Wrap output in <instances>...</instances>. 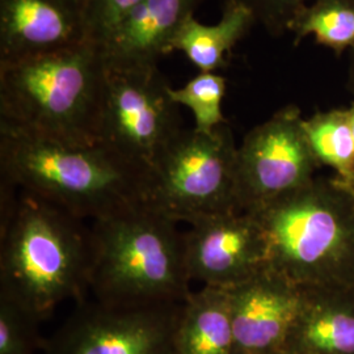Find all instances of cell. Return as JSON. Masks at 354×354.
I'll return each instance as SVG.
<instances>
[{
  "label": "cell",
  "instance_id": "52a82bcc",
  "mask_svg": "<svg viewBox=\"0 0 354 354\" xmlns=\"http://www.w3.org/2000/svg\"><path fill=\"white\" fill-rule=\"evenodd\" d=\"M169 89L158 66L106 67L97 143L150 172L184 129Z\"/></svg>",
  "mask_w": 354,
  "mask_h": 354
},
{
  "label": "cell",
  "instance_id": "d6986e66",
  "mask_svg": "<svg viewBox=\"0 0 354 354\" xmlns=\"http://www.w3.org/2000/svg\"><path fill=\"white\" fill-rule=\"evenodd\" d=\"M227 80L215 73H200L181 88L169 89L177 105L187 106L194 117V130L210 134L215 129L228 124L222 112Z\"/></svg>",
  "mask_w": 354,
  "mask_h": 354
},
{
  "label": "cell",
  "instance_id": "603a6c76",
  "mask_svg": "<svg viewBox=\"0 0 354 354\" xmlns=\"http://www.w3.org/2000/svg\"><path fill=\"white\" fill-rule=\"evenodd\" d=\"M348 113H349V122H351V129H352L354 138V104L351 108H348Z\"/></svg>",
  "mask_w": 354,
  "mask_h": 354
},
{
  "label": "cell",
  "instance_id": "8fae6325",
  "mask_svg": "<svg viewBox=\"0 0 354 354\" xmlns=\"http://www.w3.org/2000/svg\"><path fill=\"white\" fill-rule=\"evenodd\" d=\"M234 354L282 352L304 301V289L268 266L227 289Z\"/></svg>",
  "mask_w": 354,
  "mask_h": 354
},
{
  "label": "cell",
  "instance_id": "ac0fdd59",
  "mask_svg": "<svg viewBox=\"0 0 354 354\" xmlns=\"http://www.w3.org/2000/svg\"><path fill=\"white\" fill-rule=\"evenodd\" d=\"M294 44L308 36L336 54L354 48V0H313L294 19Z\"/></svg>",
  "mask_w": 354,
  "mask_h": 354
},
{
  "label": "cell",
  "instance_id": "9c48e42d",
  "mask_svg": "<svg viewBox=\"0 0 354 354\" xmlns=\"http://www.w3.org/2000/svg\"><path fill=\"white\" fill-rule=\"evenodd\" d=\"M181 304L120 307L80 302L44 346L45 354H176Z\"/></svg>",
  "mask_w": 354,
  "mask_h": 354
},
{
  "label": "cell",
  "instance_id": "5bb4252c",
  "mask_svg": "<svg viewBox=\"0 0 354 354\" xmlns=\"http://www.w3.org/2000/svg\"><path fill=\"white\" fill-rule=\"evenodd\" d=\"M283 351L292 354H354V289L304 290Z\"/></svg>",
  "mask_w": 354,
  "mask_h": 354
},
{
  "label": "cell",
  "instance_id": "cb8c5ba5",
  "mask_svg": "<svg viewBox=\"0 0 354 354\" xmlns=\"http://www.w3.org/2000/svg\"><path fill=\"white\" fill-rule=\"evenodd\" d=\"M276 354H292V353H290V352H285V351H282V352H279V353H276Z\"/></svg>",
  "mask_w": 354,
  "mask_h": 354
},
{
  "label": "cell",
  "instance_id": "277c9868",
  "mask_svg": "<svg viewBox=\"0 0 354 354\" xmlns=\"http://www.w3.org/2000/svg\"><path fill=\"white\" fill-rule=\"evenodd\" d=\"M252 213L273 270L304 290L354 289V193L348 185L317 176Z\"/></svg>",
  "mask_w": 354,
  "mask_h": 354
},
{
  "label": "cell",
  "instance_id": "30bf717a",
  "mask_svg": "<svg viewBox=\"0 0 354 354\" xmlns=\"http://www.w3.org/2000/svg\"><path fill=\"white\" fill-rule=\"evenodd\" d=\"M192 281L231 289L269 266V248L256 215L235 209L190 223L184 232Z\"/></svg>",
  "mask_w": 354,
  "mask_h": 354
},
{
  "label": "cell",
  "instance_id": "3957f363",
  "mask_svg": "<svg viewBox=\"0 0 354 354\" xmlns=\"http://www.w3.org/2000/svg\"><path fill=\"white\" fill-rule=\"evenodd\" d=\"M91 269L84 219L20 190L11 221L0 228V297L46 320L64 301H86Z\"/></svg>",
  "mask_w": 354,
  "mask_h": 354
},
{
  "label": "cell",
  "instance_id": "5b68a950",
  "mask_svg": "<svg viewBox=\"0 0 354 354\" xmlns=\"http://www.w3.org/2000/svg\"><path fill=\"white\" fill-rule=\"evenodd\" d=\"M177 225L147 203L92 221L95 301L120 307L184 302L192 279Z\"/></svg>",
  "mask_w": 354,
  "mask_h": 354
},
{
  "label": "cell",
  "instance_id": "9a60e30c",
  "mask_svg": "<svg viewBox=\"0 0 354 354\" xmlns=\"http://www.w3.org/2000/svg\"><path fill=\"white\" fill-rule=\"evenodd\" d=\"M176 354H234L227 289L203 286L181 304L175 332Z\"/></svg>",
  "mask_w": 354,
  "mask_h": 354
},
{
  "label": "cell",
  "instance_id": "4fadbf2b",
  "mask_svg": "<svg viewBox=\"0 0 354 354\" xmlns=\"http://www.w3.org/2000/svg\"><path fill=\"white\" fill-rule=\"evenodd\" d=\"M203 0H142L104 42L108 68L158 66L171 53V42L181 26L194 16Z\"/></svg>",
  "mask_w": 354,
  "mask_h": 354
},
{
  "label": "cell",
  "instance_id": "7402d4cb",
  "mask_svg": "<svg viewBox=\"0 0 354 354\" xmlns=\"http://www.w3.org/2000/svg\"><path fill=\"white\" fill-rule=\"evenodd\" d=\"M142 0H84L89 41L104 45L114 28Z\"/></svg>",
  "mask_w": 354,
  "mask_h": 354
},
{
  "label": "cell",
  "instance_id": "44dd1931",
  "mask_svg": "<svg viewBox=\"0 0 354 354\" xmlns=\"http://www.w3.org/2000/svg\"><path fill=\"white\" fill-rule=\"evenodd\" d=\"M248 8L256 20L273 37L290 30L294 19L313 0H232Z\"/></svg>",
  "mask_w": 354,
  "mask_h": 354
},
{
  "label": "cell",
  "instance_id": "e0dca14e",
  "mask_svg": "<svg viewBox=\"0 0 354 354\" xmlns=\"http://www.w3.org/2000/svg\"><path fill=\"white\" fill-rule=\"evenodd\" d=\"M308 143L320 165L335 171V178L352 187L354 181V138L348 109L317 112L304 120Z\"/></svg>",
  "mask_w": 354,
  "mask_h": 354
},
{
  "label": "cell",
  "instance_id": "7c38bea8",
  "mask_svg": "<svg viewBox=\"0 0 354 354\" xmlns=\"http://www.w3.org/2000/svg\"><path fill=\"white\" fill-rule=\"evenodd\" d=\"M86 42L84 0H0V64Z\"/></svg>",
  "mask_w": 354,
  "mask_h": 354
},
{
  "label": "cell",
  "instance_id": "ffe728a7",
  "mask_svg": "<svg viewBox=\"0 0 354 354\" xmlns=\"http://www.w3.org/2000/svg\"><path fill=\"white\" fill-rule=\"evenodd\" d=\"M41 320L20 304L0 297V354H35L46 339L39 333Z\"/></svg>",
  "mask_w": 354,
  "mask_h": 354
},
{
  "label": "cell",
  "instance_id": "8992f818",
  "mask_svg": "<svg viewBox=\"0 0 354 354\" xmlns=\"http://www.w3.org/2000/svg\"><path fill=\"white\" fill-rule=\"evenodd\" d=\"M236 152L228 124L210 134L183 129L149 172L147 203L188 225L239 209Z\"/></svg>",
  "mask_w": 354,
  "mask_h": 354
},
{
  "label": "cell",
  "instance_id": "6da1fadb",
  "mask_svg": "<svg viewBox=\"0 0 354 354\" xmlns=\"http://www.w3.org/2000/svg\"><path fill=\"white\" fill-rule=\"evenodd\" d=\"M106 82L102 45L0 64V127L67 146L97 145Z\"/></svg>",
  "mask_w": 354,
  "mask_h": 354
},
{
  "label": "cell",
  "instance_id": "7a4b0ae2",
  "mask_svg": "<svg viewBox=\"0 0 354 354\" xmlns=\"http://www.w3.org/2000/svg\"><path fill=\"white\" fill-rule=\"evenodd\" d=\"M0 180L84 221L147 203L149 171L102 145L67 146L6 127Z\"/></svg>",
  "mask_w": 354,
  "mask_h": 354
},
{
  "label": "cell",
  "instance_id": "2e32d148",
  "mask_svg": "<svg viewBox=\"0 0 354 354\" xmlns=\"http://www.w3.org/2000/svg\"><path fill=\"white\" fill-rule=\"evenodd\" d=\"M256 24L252 12L236 1L226 0L215 26H205L189 17L177 30L171 51H183L201 73H215L226 67V54Z\"/></svg>",
  "mask_w": 354,
  "mask_h": 354
},
{
  "label": "cell",
  "instance_id": "d4e9b609",
  "mask_svg": "<svg viewBox=\"0 0 354 354\" xmlns=\"http://www.w3.org/2000/svg\"><path fill=\"white\" fill-rule=\"evenodd\" d=\"M351 189L353 190V193H354V181H353V184H352V187H351Z\"/></svg>",
  "mask_w": 354,
  "mask_h": 354
},
{
  "label": "cell",
  "instance_id": "ba28073f",
  "mask_svg": "<svg viewBox=\"0 0 354 354\" xmlns=\"http://www.w3.org/2000/svg\"><path fill=\"white\" fill-rule=\"evenodd\" d=\"M304 120L298 106L286 105L245 134L236 152L239 209L253 212L317 177Z\"/></svg>",
  "mask_w": 354,
  "mask_h": 354
}]
</instances>
